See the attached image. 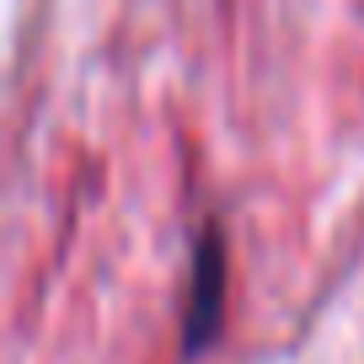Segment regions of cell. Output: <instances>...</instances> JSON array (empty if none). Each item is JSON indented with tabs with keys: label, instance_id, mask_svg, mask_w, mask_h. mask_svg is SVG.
<instances>
[{
	"label": "cell",
	"instance_id": "obj_1",
	"mask_svg": "<svg viewBox=\"0 0 364 364\" xmlns=\"http://www.w3.org/2000/svg\"><path fill=\"white\" fill-rule=\"evenodd\" d=\"M225 321V236L204 225L193 241V273H188V311H182V353L198 359L220 338Z\"/></svg>",
	"mask_w": 364,
	"mask_h": 364
}]
</instances>
